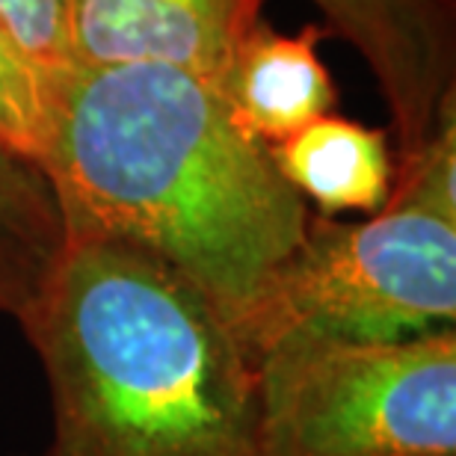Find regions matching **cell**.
I'll use <instances>...</instances> for the list:
<instances>
[{
  "label": "cell",
  "mask_w": 456,
  "mask_h": 456,
  "mask_svg": "<svg viewBox=\"0 0 456 456\" xmlns=\"http://www.w3.org/2000/svg\"><path fill=\"white\" fill-rule=\"evenodd\" d=\"M42 169L66 232L116 237L158 255L234 332L312 216L270 145L237 122L223 95L160 62H75L60 75Z\"/></svg>",
  "instance_id": "6da1fadb"
},
{
  "label": "cell",
  "mask_w": 456,
  "mask_h": 456,
  "mask_svg": "<svg viewBox=\"0 0 456 456\" xmlns=\"http://www.w3.org/2000/svg\"><path fill=\"white\" fill-rule=\"evenodd\" d=\"M60 75L21 48L0 15V145L45 167L57 125Z\"/></svg>",
  "instance_id": "30bf717a"
},
{
  "label": "cell",
  "mask_w": 456,
  "mask_h": 456,
  "mask_svg": "<svg viewBox=\"0 0 456 456\" xmlns=\"http://www.w3.org/2000/svg\"><path fill=\"white\" fill-rule=\"evenodd\" d=\"M0 15L21 48L45 69L66 75L75 66L71 51V0H0Z\"/></svg>",
  "instance_id": "8fae6325"
},
{
  "label": "cell",
  "mask_w": 456,
  "mask_h": 456,
  "mask_svg": "<svg viewBox=\"0 0 456 456\" xmlns=\"http://www.w3.org/2000/svg\"><path fill=\"white\" fill-rule=\"evenodd\" d=\"M264 0H71L80 66L160 62L220 86Z\"/></svg>",
  "instance_id": "8992f818"
},
{
  "label": "cell",
  "mask_w": 456,
  "mask_h": 456,
  "mask_svg": "<svg viewBox=\"0 0 456 456\" xmlns=\"http://www.w3.org/2000/svg\"><path fill=\"white\" fill-rule=\"evenodd\" d=\"M330 33L308 24L299 33H279L255 21L232 53L216 86L228 110L261 142H279L335 107V84L317 42Z\"/></svg>",
  "instance_id": "52a82bcc"
},
{
  "label": "cell",
  "mask_w": 456,
  "mask_h": 456,
  "mask_svg": "<svg viewBox=\"0 0 456 456\" xmlns=\"http://www.w3.org/2000/svg\"><path fill=\"white\" fill-rule=\"evenodd\" d=\"M456 314V110L395 160L388 202L364 223L308 216L237 338L255 353L290 332L406 338Z\"/></svg>",
  "instance_id": "3957f363"
},
{
  "label": "cell",
  "mask_w": 456,
  "mask_h": 456,
  "mask_svg": "<svg viewBox=\"0 0 456 456\" xmlns=\"http://www.w3.org/2000/svg\"><path fill=\"white\" fill-rule=\"evenodd\" d=\"M326 30L344 36L368 62L397 134V158L421 151L456 110L453 0H312Z\"/></svg>",
  "instance_id": "5b68a950"
},
{
  "label": "cell",
  "mask_w": 456,
  "mask_h": 456,
  "mask_svg": "<svg viewBox=\"0 0 456 456\" xmlns=\"http://www.w3.org/2000/svg\"><path fill=\"white\" fill-rule=\"evenodd\" d=\"M21 330L51 388L48 456H261L252 355L158 255L66 232Z\"/></svg>",
  "instance_id": "7a4b0ae2"
},
{
  "label": "cell",
  "mask_w": 456,
  "mask_h": 456,
  "mask_svg": "<svg viewBox=\"0 0 456 456\" xmlns=\"http://www.w3.org/2000/svg\"><path fill=\"white\" fill-rule=\"evenodd\" d=\"M270 154L281 178L326 216L377 214L388 202L395 154L382 127L326 113L273 142Z\"/></svg>",
  "instance_id": "ba28073f"
},
{
  "label": "cell",
  "mask_w": 456,
  "mask_h": 456,
  "mask_svg": "<svg viewBox=\"0 0 456 456\" xmlns=\"http://www.w3.org/2000/svg\"><path fill=\"white\" fill-rule=\"evenodd\" d=\"M62 246L66 220L45 169L0 145V314H30Z\"/></svg>",
  "instance_id": "9c48e42d"
},
{
  "label": "cell",
  "mask_w": 456,
  "mask_h": 456,
  "mask_svg": "<svg viewBox=\"0 0 456 456\" xmlns=\"http://www.w3.org/2000/svg\"><path fill=\"white\" fill-rule=\"evenodd\" d=\"M261 456H456V335L290 332L255 353Z\"/></svg>",
  "instance_id": "277c9868"
}]
</instances>
